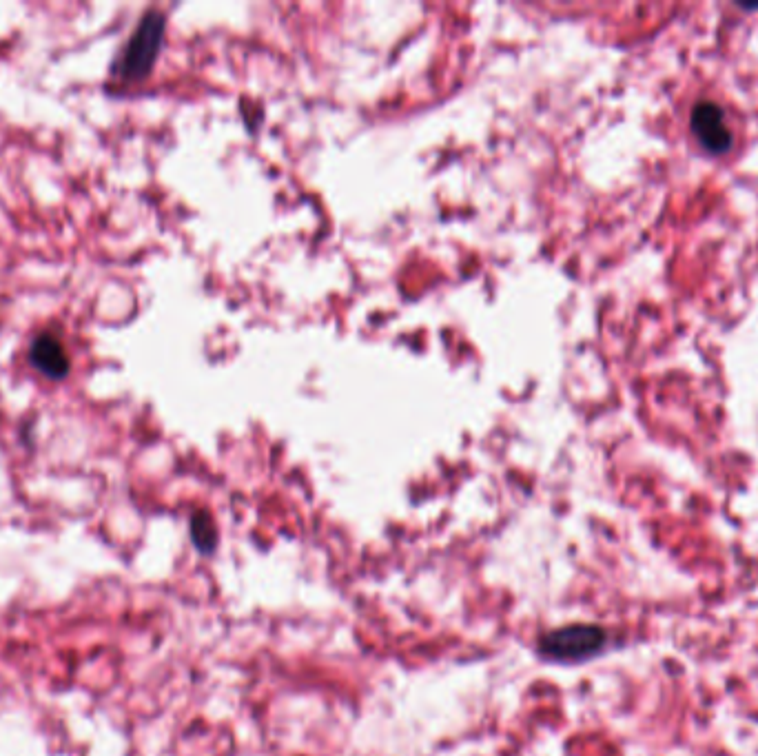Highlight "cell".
Here are the masks:
<instances>
[{
    "label": "cell",
    "mask_w": 758,
    "mask_h": 756,
    "mask_svg": "<svg viewBox=\"0 0 758 756\" xmlns=\"http://www.w3.org/2000/svg\"><path fill=\"white\" fill-rule=\"evenodd\" d=\"M165 29L167 18L158 9H151L142 16L127 45L122 47L114 67H111V74L125 80V83H136V80L147 78L158 60L162 40H165Z\"/></svg>",
    "instance_id": "1"
},
{
    "label": "cell",
    "mask_w": 758,
    "mask_h": 756,
    "mask_svg": "<svg viewBox=\"0 0 758 756\" xmlns=\"http://www.w3.org/2000/svg\"><path fill=\"white\" fill-rule=\"evenodd\" d=\"M29 360L49 380H65L71 369V360L63 342L54 333H40L29 346Z\"/></svg>",
    "instance_id": "4"
},
{
    "label": "cell",
    "mask_w": 758,
    "mask_h": 756,
    "mask_svg": "<svg viewBox=\"0 0 758 756\" xmlns=\"http://www.w3.org/2000/svg\"><path fill=\"white\" fill-rule=\"evenodd\" d=\"M191 539L200 553L209 555L218 546V528L209 513H196L191 519Z\"/></svg>",
    "instance_id": "5"
},
{
    "label": "cell",
    "mask_w": 758,
    "mask_h": 756,
    "mask_svg": "<svg viewBox=\"0 0 758 756\" xmlns=\"http://www.w3.org/2000/svg\"><path fill=\"white\" fill-rule=\"evenodd\" d=\"M690 129L696 142L712 156H723L734 145V134L727 125L723 109L712 100L696 102L690 116Z\"/></svg>",
    "instance_id": "3"
},
{
    "label": "cell",
    "mask_w": 758,
    "mask_h": 756,
    "mask_svg": "<svg viewBox=\"0 0 758 756\" xmlns=\"http://www.w3.org/2000/svg\"><path fill=\"white\" fill-rule=\"evenodd\" d=\"M606 639L608 637L603 628L577 623V626H566L548 632V635L539 639L537 650L541 657L550 661L579 663L599 655L603 646H606Z\"/></svg>",
    "instance_id": "2"
}]
</instances>
